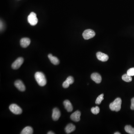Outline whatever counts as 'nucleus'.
Returning <instances> with one entry per match:
<instances>
[{
    "label": "nucleus",
    "instance_id": "nucleus-18",
    "mask_svg": "<svg viewBox=\"0 0 134 134\" xmlns=\"http://www.w3.org/2000/svg\"><path fill=\"white\" fill-rule=\"evenodd\" d=\"M124 128L127 133L130 134H134V128L131 126L127 125Z\"/></svg>",
    "mask_w": 134,
    "mask_h": 134
},
{
    "label": "nucleus",
    "instance_id": "nucleus-26",
    "mask_svg": "<svg viewBox=\"0 0 134 134\" xmlns=\"http://www.w3.org/2000/svg\"><path fill=\"white\" fill-rule=\"evenodd\" d=\"M48 134H55V133H53V132H52V131H49V132H48V133H47Z\"/></svg>",
    "mask_w": 134,
    "mask_h": 134
},
{
    "label": "nucleus",
    "instance_id": "nucleus-10",
    "mask_svg": "<svg viewBox=\"0 0 134 134\" xmlns=\"http://www.w3.org/2000/svg\"><path fill=\"white\" fill-rule=\"evenodd\" d=\"M81 113L79 111H76L72 114L70 116V119L75 122H78L80 120Z\"/></svg>",
    "mask_w": 134,
    "mask_h": 134
},
{
    "label": "nucleus",
    "instance_id": "nucleus-1",
    "mask_svg": "<svg viewBox=\"0 0 134 134\" xmlns=\"http://www.w3.org/2000/svg\"><path fill=\"white\" fill-rule=\"evenodd\" d=\"M35 78L38 84L41 87H43L47 84V80L45 76L41 72H36L35 74Z\"/></svg>",
    "mask_w": 134,
    "mask_h": 134
},
{
    "label": "nucleus",
    "instance_id": "nucleus-22",
    "mask_svg": "<svg viewBox=\"0 0 134 134\" xmlns=\"http://www.w3.org/2000/svg\"><path fill=\"white\" fill-rule=\"evenodd\" d=\"M127 74L131 76H134V67L129 69L127 71Z\"/></svg>",
    "mask_w": 134,
    "mask_h": 134
},
{
    "label": "nucleus",
    "instance_id": "nucleus-14",
    "mask_svg": "<svg viewBox=\"0 0 134 134\" xmlns=\"http://www.w3.org/2000/svg\"><path fill=\"white\" fill-rule=\"evenodd\" d=\"M48 59L50 60L51 63L53 65H59V60L57 57L54 56H52V54H50L48 56Z\"/></svg>",
    "mask_w": 134,
    "mask_h": 134
},
{
    "label": "nucleus",
    "instance_id": "nucleus-9",
    "mask_svg": "<svg viewBox=\"0 0 134 134\" xmlns=\"http://www.w3.org/2000/svg\"><path fill=\"white\" fill-rule=\"evenodd\" d=\"M96 55L97 59L102 62H106L109 59V56L107 55L102 52H97Z\"/></svg>",
    "mask_w": 134,
    "mask_h": 134
},
{
    "label": "nucleus",
    "instance_id": "nucleus-8",
    "mask_svg": "<svg viewBox=\"0 0 134 134\" xmlns=\"http://www.w3.org/2000/svg\"><path fill=\"white\" fill-rule=\"evenodd\" d=\"M61 116V113L58 109L57 108H54L52 110V119L53 120L57 121L59 119Z\"/></svg>",
    "mask_w": 134,
    "mask_h": 134
},
{
    "label": "nucleus",
    "instance_id": "nucleus-11",
    "mask_svg": "<svg viewBox=\"0 0 134 134\" xmlns=\"http://www.w3.org/2000/svg\"><path fill=\"white\" fill-rule=\"evenodd\" d=\"M91 78L97 84H99L101 82V77L100 74L97 73H92L91 75Z\"/></svg>",
    "mask_w": 134,
    "mask_h": 134
},
{
    "label": "nucleus",
    "instance_id": "nucleus-15",
    "mask_svg": "<svg viewBox=\"0 0 134 134\" xmlns=\"http://www.w3.org/2000/svg\"><path fill=\"white\" fill-rule=\"evenodd\" d=\"M76 127L72 123L69 124L65 128V131L66 133L69 134L75 130Z\"/></svg>",
    "mask_w": 134,
    "mask_h": 134
},
{
    "label": "nucleus",
    "instance_id": "nucleus-20",
    "mask_svg": "<svg viewBox=\"0 0 134 134\" xmlns=\"http://www.w3.org/2000/svg\"><path fill=\"white\" fill-rule=\"evenodd\" d=\"M91 112L94 114H97L100 112V109L98 106L95 107H92L91 109Z\"/></svg>",
    "mask_w": 134,
    "mask_h": 134
},
{
    "label": "nucleus",
    "instance_id": "nucleus-19",
    "mask_svg": "<svg viewBox=\"0 0 134 134\" xmlns=\"http://www.w3.org/2000/svg\"><path fill=\"white\" fill-rule=\"evenodd\" d=\"M104 99V94H101L99 95L96 99L95 101V103L96 104H101L102 101Z\"/></svg>",
    "mask_w": 134,
    "mask_h": 134
},
{
    "label": "nucleus",
    "instance_id": "nucleus-6",
    "mask_svg": "<svg viewBox=\"0 0 134 134\" xmlns=\"http://www.w3.org/2000/svg\"><path fill=\"white\" fill-rule=\"evenodd\" d=\"M23 59L21 57L18 58L17 59L15 60L14 62L12 65V68L13 69H18L20 68L21 66L22 65L23 62Z\"/></svg>",
    "mask_w": 134,
    "mask_h": 134
},
{
    "label": "nucleus",
    "instance_id": "nucleus-13",
    "mask_svg": "<svg viewBox=\"0 0 134 134\" xmlns=\"http://www.w3.org/2000/svg\"><path fill=\"white\" fill-rule=\"evenodd\" d=\"M64 106L68 112H71L73 111V107L72 105L69 100H66L63 102Z\"/></svg>",
    "mask_w": 134,
    "mask_h": 134
},
{
    "label": "nucleus",
    "instance_id": "nucleus-27",
    "mask_svg": "<svg viewBox=\"0 0 134 134\" xmlns=\"http://www.w3.org/2000/svg\"><path fill=\"white\" fill-rule=\"evenodd\" d=\"M120 133H119V132H116V133H114V134H120Z\"/></svg>",
    "mask_w": 134,
    "mask_h": 134
},
{
    "label": "nucleus",
    "instance_id": "nucleus-4",
    "mask_svg": "<svg viewBox=\"0 0 134 134\" xmlns=\"http://www.w3.org/2000/svg\"><path fill=\"white\" fill-rule=\"evenodd\" d=\"M9 109L11 112L16 115L21 114L22 113L21 108L16 104H12L9 106Z\"/></svg>",
    "mask_w": 134,
    "mask_h": 134
},
{
    "label": "nucleus",
    "instance_id": "nucleus-2",
    "mask_svg": "<svg viewBox=\"0 0 134 134\" xmlns=\"http://www.w3.org/2000/svg\"><path fill=\"white\" fill-rule=\"evenodd\" d=\"M122 101L120 98H117L110 105V108L112 111L119 112L121 109Z\"/></svg>",
    "mask_w": 134,
    "mask_h": 134
},
{
    "label": "nucleus",
    "instance_id": "nucleus-24",
    "mask_svg": "<svg viewBox=\"0 0 134 134\" xmlns=\"http://www.w3.org/2000/svg\"><path fill=\"white\" fill-rule=\"evenodd\" d=\"M130 108L132 110H134V97L131 99V105Z\"/></svg>",
    "mask_w": 134,
    "mask_h": 134
},
{
    "label": "nucleus",
    "instance_id": "nucleus-23",
    "mask_svg": "<svg viewBox=\"0 0 134 134\" xmlns=\"http://www.w3.org/2000/svg\"><path fill=\"white\" fill-rule=\"evenodd\" d=\"M70 85L66 81H65V82H63V83L62 86L64 88H67L69 87Z\"/></svg>",
    "mask_w": 134,
    "mask_h": 134
},
{
    "label": "nucleus",
    "instance_id": "nucleus-17",
    "mask_svg": "<svg viewBox=\"0 0 134 134\" xmlns=\"http://www.w3.org/2000/svg\"><path fill=\"white\" fill-rule=\"evenodd\" d=\"M122 79L124 81L127 82H131L132 80L131 76H129L127 74L123 75L122 76Z\"/></svg>",
    "mask_w": 134,
    "mask_h": 134
},
{
    "label": "nucleus",
    "instance_id": "nucleus-16",
    "mask_svg": "<svg viewBox=\"0 0 134 134\" xmlns=\"http://www.w3.org/2000/svg\"><path fill=\"white\" fill-rule=\"evenodd\" d=\"M33 130L31 127L27 126L24 128L21 133V134H32Z\"/></svg>",
    "mask_w": 134,
    "mask_h": 134
},
{
    "label": "nucleus",
    "instance_id": "nucleus-21",
    "mask_svg": "<svg viewBox=\"0 0 134 134\" xmlns=\"http://www.w3.org/2000/svg\"><path fill=\"white\" fill-rule=\"evenodd\" d=\"M66 81L67 82V83L71 85L74 83V79H73V77L71 76H69L68 77L67 79H66Z\"/></svg>",
    "mask_w": 134,
    "mask_h": 134
},
{
    "label": "nucleus",
    "instance_id": "nucleus-3",
    "mask_svg": "<svg viewBox=\"0 0 134 134\" xmlns=\"http://www.w3.org/2000/svg\"><path fill=\"white\" fill-rule=\"evenodd\" d=\"M28 22L32 26H35L38 22V19L37 17L36 14L34 12H31L28 16Z\"/></svg>",
    "mask_w": 134,
    "mask_h": 134
},
{
    "label": "nucleus",
    "instance_id": "nucleus-25",
    "mask_svg": "<svg viewBox=\"0 0 134 134\" xmlns=\"http://www.w3.org/2000/svg\"><path fill=\"white\" fill-rule=\"evenodd\" d=\"M4 23H3L2 21H1V30H2L4 29Z\"/></svg>",
    "mask_w": 134,
    "mask_h": 134
},
{
    "label": "nucleus",
    "instance_id": "nucleus-5",
    "mask_svg": "<svg viewBox=\"0 0 134 134\" xmlns=\"http://www.w3.org/2000/svg\"><path fill=\"white\" fill-rule=\"evenodd\" d=\"M95 35V32L93 30L91 29L85 30L82 34L83 38L85 40H89L94 37Z\"/></svg>",
    "mask_w": 134,
    "mask_h": 134
},
{
    "label": "nucleus",
    "instance_id": "nucleus-12",
    "mask_svg": "<svg viewBox=\"0 0 134 134\" xmlns=\"http://www.w3.org/2000/svg\"><path fill=\"white\" fill-rule=\"evenodd\" d=\"M30 43V40L28 38H23L20 40V45L23 48L27 47Z\"/></svg>",
    "mask_w": 134,
    "mask_h": 134
},
{
    "label": "nucleus",
    "instance_id": "nucleus-7",
    "mask_svg": "<svg viewBox=\"0 0 134 134\" xmlns=\"http://www.w3.org/2000/svg\"><path fill=\"white\" fill-rule=\"evenodd\" d=\"M14 85L16 87L21 91H24L25 90V87L21 81L20 80L16 81L15 82Z\"/></svg>",
    "mask_w": 134,
    "mask_h": 134
}]
</instances>
